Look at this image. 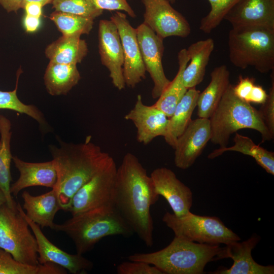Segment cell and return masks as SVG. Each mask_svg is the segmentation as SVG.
<instances>
[{
    "label": "cell",
    "instance_id": "6da1fadb",
    "mask_svg": "<svg viewBox=\"0 0 274 274\" xmlns=\"http://www.w3.org/2000/svg\"><path fill=\"white\" fill-rule=\"evenodd\" d=\"M159 197L138 157L127 153L117 169L114 205L134 233L149 247L154 244L150 208Z\"/></svg>",
    "mask_w": 274,
    "mask_h": 274
},
{
    "label": "cell",
    "instance_id": "7a4b0ae2",
    "mask_svg": "<svg viewBox=\"0 0 274 274\" xmlns=\"http://www.w3.org/2000/svg\"><path fill=\"white\" fill-rule=\"evenodd\" d=\"M91 135L84 142L66 143L58 138L59 146H49L57 172V191L62 210L67 212L77 191L102 169L113 158L91 142Z\"/></svg>",
    "mask_w": 274,
    "mask_h": 274
},
{
    "label": "cell",
    "instance_id": "3957f363",
    "mask_svg": "<svg viewBox=\"0 0 274 274\" xmlns=\"http://www.w3.org/2000/svg\"><path fill=\"white\" fill-rule=\"evenodd\" d=\"M53 229L65 233L73 241L77 254L91 251L102 238L129 237L134 232L114 205L93 208L75 215Z\"/></svg>",
    "mask_w": 274,
    "mask_h": 274
},
{
    "label": "cell",
    "instance_id": "277c9868",
    "mask_svg": "<svg viewBox=\"0 0 274 274\" xmlns=\"http://www.w3.org/2000/svg\"><path fill=\"white\" fill-rule=\"evenodd\" d=\"M223 247L191 242L174 236L163 249L151 253H135L128 257L130 261L153 265L163 274H201L210 262L220 260Z\"/></svg>",
    "mask_w": 274,
    "mask_h": 274
},
{
    "label": "cell",
    "instance_id": "5b68a950",
    "mask_svg": "<svg viewBox=\"0 0 274 274\" xmlns=\"http://www.w3.org/2000/svg\"><path fill=\"white\" fill-rule=\"evenodd\" d=\"M211 139L220 148L227 146L230 135L242 129H251L259 132L262 142L270 141L271 136L259 112L249 102L237 97L229 84L218 106L209 118Z\"/></svg>",
    "mask_w": 274,
    "mask_h": 274
},
{
    "label": "cell",
    "instance_id": "8992f818",
    "mask_svg": "<svg viewBox=\"0 0 274 274\" xmlns=\"http://www.w3.org/2000/svg\"><path fill=\"white\" fill-rule=\"evenodd\" d=\"M230 62L236 67H254L261 73L274 70V29L260 26L232 27L228 34Z\"/></svg>",
    "mask_w": 274,
    "mask_h": 274
},
{
    "label": "cell",
    "instance_id": "52a82bcc",
    "mask_svg": "<svg viewBox=\"0 0 274 274\" xmlns=\"http://www.w3.org/2000/svg\"><path fill=\"white\" fill-rule=\"evenodd\" d=\"M162 221L175 236L200 244L225 245L241 238L216 216H200L190 211L181 216L166 212Z\"/></svg>",
    "mask_w": 274,
    "mask_h": 274
},
{
    "label": "cell",
    "instance_id": "ba28073f",
    "mask_svg": "<svg viewBox=\"0 0 274 274\" xmlns=\"http://www.w3.org/2000/svg\"><path fill=\"white\" fill-rule=\"evenodd\" d=\"M17 203L16 208L6 203L0 207V248L22 263L36 265L38 261L36 237Z\"/></svg>",
    "mask_w": 274,
    "mask_h": 274
},
{
    "label": "cell",
    "instance_id": "9c48e42d",
    "mask_svg": "<svg viewBox=\"0 0 274 274\" xmlns=\"http://www.w3.org/2000/svg\"><path fill=\"white\" fill-rule=\"evenodd\" d=\"M117 169L113 158L74 194L67 212L73 216L101 206L114 205Z\"/></svg>",
    "mask_w": 274,
    "mask_h": 274
},
{
    "label": "cell",
    "instance_id": "30bf717a",
    "mask_svg": "<svg viewBox=\"0 0 274 274\" xmlns=\"http://www.w3.org/2000/svg\"><path fill=\"white\" fill-rule=\"evenodd\" d=\"M145 7L144 23L158 36L186 38L191 33L187 19L167 0H142Z\"/></svg>",
    "mask_w": 274,
    "mask_h": 274
},
{
    "label": "cell",
    "instance_id": "8fae6325",
    "mask_svg": "<svg viewBox=\"0 0 274 274\" xmlns=\"http://www.w3.org/2000/svg\"><path fill=\"white\" fill-rule=\"evenodd\" d=\"M136 31L143 63L153 82L152 96L158 98L170 81L162 65L163 39L144 23L136 28Z\"/></svg>",
    "mask_w": 274,
    "mask_h": 274
},
{
    "label": "cell",
    "instance_id": "7c38bea8",
    "mask_svg": "<svg viewBox=\"0 0 274 274\" xmlns=\"http://www.w3.org/2000/svg\"><path fill=\"white\" fill-rule=\"evenodd\" d=\"M116 25L123 52V77L125 85L134 88L146 78L143 63L137 39L136 28L127 19L126 15L116 11L110 18Z\"/></svg>",
    "mask_w": 274,
    "mask_h": 274
},
{
    "label": "cell",
    "instance_id": "4fadbf2b",
    "mask_svg": "<svg viewBox=\"0 0 274 274\" xmlns=\"http://www.w3.org/2000/svg\"><path fill=\"white\" fill-rule=\"evenodd\" d=\"M98 49L101 63L109 70L112 84L119 90L124 89L123 49L118 28L111 20L99 21Z\"/></svg>",
    "mask_w": 274,
    "mask_h": 274
},
{
    "label": "cell",
    "instance_id": "5bb4252c",
    "mask_svg": "<svg viewBox=\"0 0 274 274\" xmlns=\"http://www.w3.org/2000/svg\"><path fill=\"white\" fill-rule=\"evenodd\" d=\"M20 210L36 237L40 264L52 263L73 274L86 273L93 268V262L83 255L69 254L51 242L43 233L40 226L27 217L21 206Z\"/></svg>",
    "mask_w": 274,
    "mask_h": 274
},
{
    "label": "cell",
    "instance_id": "9a60e30c",
    "mask_svg": "<svg viewBox=\"0 0 274 274\" xmlns=\"http://www.w3.org/2000/svg\"><path fill=\"white\" fill-rule=\"evenodd\" d=\"M211 139L209 119L192 120L177 139L175 147L174 163L176 167L186 169L191 167L201 154Z\"/></svg>",
    "mask_w": 274,
    "mask_h": 274
},
{
    "label": "cell",
    "instance_id": "2e32d148",
    "mask_svg": "<svg viewBox=\"0 0 274 274\" xmlns=\"http://www.w3.org/2000/svg\"><path fill=\"white\" fill-rule=\"evenodd\" d=\"M156 193L162 196L167 201L173 214L183 216L190 211L193 201L191 189L166 167H158L150 175Z\"/></svg>",
    "mask_w": 274,
    "mask_h": 274
},
{
    "label": "cell",
    "instance_id": "e0dca14e",
    "mask_svg": "<svg viewBox=\"0 0 274 274\" xmlns=\"http://www.w3.org/2000/svg\"><path fill=\"white\" fill-rule=\"evenodd\" d=\"M124 119L131 121L136 129L138 142L146 145L155 138L164 136L168 118L153 105H145L142 95H137L133 108L125 116Z\"/></svg>",
    "mask_w": 274,
    "mask_h": 274
},
{
    "label": "cell",
    "instance_id": "ac0fdd59",
    "mask_svg": "<svg viewBox=\"0 0 274 274\" xmlns=\"http://www.w3.org/2000/svg\"><path fill=\"white\" fill-rule=\"evenodd\" d=\"M260 236L253 234L242 242H234L223 247L220 259L231 258L233 263L229 268H222L215 274H273L274 266L262 265L253 258L252 251L260 241Z\"/></svg>",
    "mask_w": 274,
    "mask_h": 274
},
{
    "label": "cell",
    "instance_id": "d6986e66",
    "mask_svg": "<svg viewBox=\"0 0 274 274\" xmlns=\"http://www.w3.org/2000/svg\"><path fill=\"white\" fill-rule=\"evenodd\" d=\"M232 27L274 29V0H238L224 17Z\"/></svg>",
    "mask_w": 274,
    "mask_h": 274
},
{
    "label": "cell",
    "instance_id": "ffe728a7",
    "mask_svg": "<svg viewBox=\"0 0 274 274\" xmlns=\"http://www.w3.org/2000/svg\"><path fill=\"white\" fill-rule=\"evenodd\" d=\"M15 167L20 173L17 180L10 186L11 194L17 196L23 189L33 186L53 188L57 182V172L53 160L42 162H28L13 156Z\"/></svg>",
    "mask_w": 274,
    "mask_h": 274
},
{
    "label": "cell",
    "instance_id": "44dd1931",
    "mask_svg": "<svg viewBox=\"0 0 274 274\" xmlns=\"http://www.w3.org/2000/svg\"><path fill=\"white\" fill-rule=\"evenodd\" d=\"M23 209L27 218L42 227L53 229L56 213L62 210L58 194L55 188L48 192L33 196L25 191L22 194Z\"/></svg>",
    "mask_w": 274,
    "mask_h": 274
},
{
    "label": "cell",
    "instance_id": "7402d4cb",
    "mask_svg": "<svg viewBox=\"0 0 274 274\" xmlns=\"http://www.w3.org/2000/svg\"><path fill=\"white\" fill-rule=\"evenodd\" d=\"M229 77L226 65H221L214 68L209 85L202 92H200L198 97V117L209 119L230 84Z\"/></svg>",
    "mask_w": 274,
    "mask_h": 274
},
{
    "label": "cell",
    "instance_id": "603a6c76",
    "mask_svg": "<svg viewBox=\"0 0 274 274\" xmlns=\"http://www.w3.org/2000/svg\"><path fill=\"white\" fill-rule=\"evenodd\" d=\"M214 47V40L208 38L194 42L186 49L190 62L183 72V80L187 89L196 87L203 81Z\"/></svg>",
    "mask_w": 274,
    "mask_h": 274
},
{
    "label": "cell",
    "instance_id": "cb8c5ba5",
    "mask_svg": "<svg viewBox=\"0 0 274 274\" xmlns=\"http://www.w3.org/2000/svg\"><path fill=\"white\" fill-rule=\"evenodd\" d=\"M88 52L87 44L80 36L62 35L46 47L45 54L49 62L77 64Z\"/></svg>",
    "mask_w": 274,
    "mask_h": 274
},
{
    "label": "cell",
    "instance_id": "d4e9b609",
    "mask_svg": "<svg viewBox=\"0 0 274 274\" xmlns=\"http://www.w3.org/2000/svg\"><path fill=\"white\" fill-rule=\"evenodd\" d=\"M199 93L200 91L195 87L188 89L176 107L173 114L168 118L166 132L163 138L173 148L177 139L192 120V115L197 107Z\"/></svg>",
    "mask_w": 274,
    "mask_h": 274
},
{
    "label": "cell",
    "instance_id": "484cf974",
    "mask_svg": "<svg viewBox=\"0 0 274 274\" xmlns=\"http://www.w3.org/2000/svg\"><path fill=\"white\" fill-rule=\"evenodd\" d=\"M47 92L52 96L66 95L81 79L77 64L49 62L44 76Z\"/></svg>",
    "mask_w": 274,
    "mask_h": 274
},
{
    "label": "cell",
    "instance_id": "4316f807",
    "mask_svg": "<svg viewBox=\"0 0 274 274\" xmlns=\"http://www.w3.org/2000/svg\"><path fill=\"white\" fill-rule=\"evenodd\" d=\"M11 121L4 115H0V189L6 196V204L14 209L16 208L17 203L10 192L11 163L13 158L11 151Z\"/></svg>",
    "mask_w": 274,
    "mask_h": 274
},
{
    "label": "cell",
    "instance_id": "83f0119b",
    "mask_svg": "<svg viewBox=\"0 0 274 274\" xmlns=\"http://www.w3.org/2000/svg\"><path fill=\"white\" fill-rule=\"evenodd\" d=\"M234 145L231 147L219 148L209 155V159L215 158L227 151H235L253 157L267 173L274 175V153L254 143L250 138L235 133Z\"/></svg>",
    "mask_w": 274,
    "mask_h": 274
},
{
    "label": "cell",
    "instance_id": "f1b7e54d",
    "mask_svg": "<svg viewBox=\"0 0 274 274\" xmlns=\"http://www.w3.org/2000/svg\"><path fill=\"white\" fill-rule=\"evenodd\" d=\"M179 68L174 79L163 91L153 105L162 111L168 118L170 117L177 104L186 92L183 80V72L189 62V58L186 49H182L178 53Z\"/></svg>",
    "mask_w": 274,
    "mask_h": 274
},
{
    "label": "cell",
    "instance_id": "f546056e",
    "mask_svg": "<svg viewBox=\"0 0 274 274\" xmlns=\"http://www.w3.org/2000/svg\"><path fill=\"white\" fill-rule=\"evenodd\" d=\"M21 73L22 71L20 68L17 72L14 89L9 91L0 90V109L10 110L25 114L38 123L42 131H51L50 125L46 121L42 112L36 106L25 104L19 99L17 91L19 79Z\"/></svg>",
    "mask_w": 274,
    "mask_h": 274
},
{
    "label": "cell",
    "instance_id": "4dcf8cb0",
    "mask_svg": "<svg viewBox=\"0 0 274 274\" xmlns=\"http://www.w3.org/2000/svg\"><path fill=\"white\" fill-rule=\"evenodd\" d=\"M66 272L64 268L52 263L36 265L22 263L0 248V274H64Z\"/></svg>",
    "mask_w": 274,
    "mask_h": 274
},
{
    "label": "cell",
    "instance_id": "1f68e13d",
    "mask_svg": "<svg viewBox=\"0 0 274 274\" xmlns=\"http://www.w3.org/2000/svg\"><path fill=\"white\" fill-rule=\"evenodd\" d=\"M49 18L64 36L88 35L94 23L92 18L56 11L50 14Z\"/></svg>",
    "mask_w": 274,
    "mask_h": 274
},
{
    "label": "cell",
    "instance_id": "d6a6232c",
    "mask_svg": "<svg viewBox=\"0 0 274 274\" xmlns=\"http://www.w3.org/2000/svg\"><path fill=\"white\" fill-rule=\"evenodd\" d=\"M52 4L56 11L93 19L103 13V10L99 9L93 0H53Z\"/></svg>",
    "mask_w": 274,
    "mask_h": 274
},
{
    "label": "cell",
    "instance_id": "836d02e7",
    "mask_svg": "<svg viewBox=\"0 0 274 274\" xmlns=\"http://www.w3.org/2000/svg\"><path fill=\"white\" fill-rule=\"evenodd\" d=\"M238 0H208L211 10L201 20L199 29L210 33L224 19V17Z\"/></svg>",
    "mask_w": 274,
    "mask_h": 274
},
{
    "label": "cell",
    "instance_id": "e575fe53",
    "mask_svg": "<svg viewBox=\"0 0 274 274\" xmlns=\"http://www.w3.org/2000/svg\"><path fill=\"white\" fill-rule=\"evenodd\" d=\"M234 94L241 99L251 104H262L267 93L263 88L255 84L254 80L249 77L239 76L236 85H233Z\"/></svg>",
    "mask_w": 274,
    "mask_h": 274
},
{
    "label": "cell",
    "instance_id": "d590c367",
    "mask_svg": "<svg viewBox=\"0 0 274 274\" xmlns=\"http://www.w3.org/2000/svg\"><path fill=\"white\" fill-rule=\"evenodd\" d=\"M271 78V86L269 89L265 101L258 110L261 118L271 136H274V76Z\"/></svg>",
    "mask_w": 274,
    "mask_h": 274
},
{
    "label": "cell",
    "instance_id": "8d00e7d4",
    "mask_svg": "<svg viewBox=\"0 0 274 274\" xmlns=\"http://www.w3.org/2000/svg\"><path fill=\"white\" fill-rule=\"evenodd\" d=\"M118 274H163L156 266L142 261H124L117 267Z\"/></svg>",
    "mask_w": 274,
    "mask_h": 274
},
{
    "label": "cell",
    "instance_id": "74e56055",
    "mask_svg": "<svg viewBox=\"0 0 274 274\" xmlns=\"http://www.w3.org/2000/svg\"><path fill=\"white\" fill-rule=\"evenodd\" d=\"M96 6L102 10L123 11L132 18L136 14L128 3V0H93Z\"/></svg>",
    "mask_w": 274,
    "mask_h": 274
},
{
    "label": "cell",
    "instance_id": "f35d334b",
    "mask_svg": "<svg viewBox=\"0 0 274 274\" xmlns=\"http://www.w3.org/2000/svg\"><path fill=\"white\" fill-rule=\"evenodd\" d=\"M40 24V18L39 17L25 15L23 19V25L27 32H33L37 31Z\"/></svg>",
    "mask_w": 274,
    "mask_h": 274
},
{
    "label": "cell",
    "instance_id": "ab89813d",
    "mask_svg": "<svg viewBox=\"0 0 274 274\" xmlns=\"http://www.w3.org/2000/svg\"><path fill=\"white\" fill-rule=\"evenodd\" d=\"M43 7L39 3L31 2L25 4L22 9L25 10L26 15L40 18Z\"/></svg>",
    "mask_w": 274,
    "mask_h": 274
},
{
    "label": "cell",
    "instance_id": "60d3db41",
    "mask_svg": "<svg viewBox=\"0 0 274 274\" xmlns=\"http://www.w3.org/2000/svg\"><path fill=\"white\" fill-rule=\"evenodd\" d=\"M24 0H0V5L8 13L17 12L22 9Z\"/></svg>",
    "mask_w": 274,
    "mask_h": 274
},
{
    "label": "cell",
    "instance_id": "b9f144b4",
    "mask_svg": "<svg viewBox=\"0 0 274 274\" xmlns=\"http://www.w3.org/2000/svg\"><path fill=\"white\" fill-rule=\"evenodd\" d=\"M53 1V0H24L22 8L24 5L28 2H37L41 4L43 7H44L45 6L47 5L52 4Z\"/></svg>",
    "mask_w": 274,
    "mask_h": 274
},
{
    "label": "cell",
    "instance_id": "7bdbcfd3",
    "mask_svg": "<svg viewBox=\"0 0 274 274\" xmlns=\"http://www.w3.org/2000/svg\"><path fill=\"white\" fill-rule=\"evenodd\" d=\"M5 203H7L6 196L3 191L0 189V207Z\"/></svg>",
    "mask_w": 274,
    "mask_h": 274
},
{
    "label": "cell",
    "instance_id": "ee69618b",
    "mask_svg": "<svg viewBox=\"0 0 274 274\" xmlns=\"http://www.w3.org/2000/svg\"><path fill=\"white\" fill-rule=\"evenodd\" d=\"M167 1H169L171 3H174L175 2L176 0H167Z\"/></svg>",
    "mask_w": 274,
    "mask_h": 274
}]
</instances>
